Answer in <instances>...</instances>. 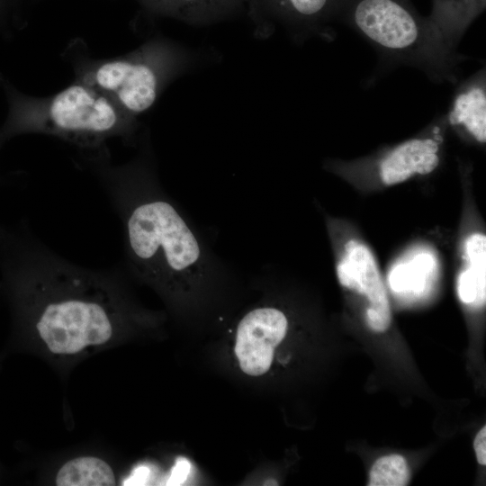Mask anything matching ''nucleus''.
<instances>
[{"label":"nucleus","mask_w":486,"mask_h":486,"mask_svg":"<svg viewBox=\"0 0 486 486\" xmlns=\"http://www.w3.org/2000/svg\"><path fill=\"white\" fill-rule=\"evenodd\" d=\"M96 176L122 225L128 275L176 311L201 306L237 278L207 235L162 186L144 159L122 166L94 160Z\"/></svg>","instance_id":"nucleus-2"},{"label":"nucleus","mask_w":486,"mask_h":486,"mask_svg":"<svg viewBox=\"0 0 486 486\" xmlns=\"http://www.w3.org/2000/svg\"><path fill=\"white\" fill-rule=\"evenodd\" d=\"M76 74V79L106 94L132 117L150 108L158 96V69L140 55L87 61Z\"/></svg>","instance_id":"nucleus-5"},{"label":"nucleus","mask_w":486,"mask_h":486,"mask_svg":"<svg viewBox=\"0 0 486 486\" xmlns=\"http://www.w3.org/2000/svg\"><path fill=\"white\" fill-rule=\"evenodd\" d=\"M339 284L363 295L368 302L365 310L367 326L374 332L385 331L391 324L387 292L376 260L367 246L348 240L336 265Z\"/></svg>","instance_id":"nucleus-7"},{"label":"nucleus","mask_w":486,"mask_h":486,"mask_svg":"<svg viewBox=\"0 0 486 486\" xmlns=\"http://www.w3.org/2000/svg\"><path fill=\"white\" fill-rule=\"evenodd\" d=\"M485 7L486 0H432L428 16L447 47L458 51L464 35Z\"/></svg>","instance_id":"nucleus-10"},{"label":"nucleus","mask_w":486,"mask_h":486,"mask_svg":"<svg viewBox=\"0 0 486 486\" xmlns=\"http://www.w3.org/2000/svg\"><path fill=\"white\" fill-rule=\"evenodd\" d=\"M155 12L191 19L216 12L236 0H140Z\"/></svg>","instance_id":"nucleus-15"},{"label":"nucleus","mask_w":486,"mask_h":486,"mask_svg":"<svg viewBox=\"0 0 486 486\" xmlns=\"http://www.w3.org/2000/svg\"><path fill=\"white\" fill-rule=\"evenodd\" d=\"M444 114L436 118L425 132L404 140L381 154L372 165L384 185L403 183L416 176L434 172L441 162Z\"/></svg>","instance_id":"nucleus-8"},{"label":"nucleus","mask_w":486,"mask_h":486,"mask_svg":"<svg viewBox=\"0 0 486 486\" xmlns=\"http://www.w3.org/2000/svg\"><path fill=\"white\" fill-rule=\"evenodd\" d=\"M11 3H12V0H0V21L5 14Z\"/></svg>","instance_id":"nucleus-20"},{"label":"nucleus","mask_w":486,"mask_h":486,"mask_svg":"<svg viewBox=\"0 0 486 486\" xmlns=\"http://www.w3.org/2000/svg\"><path fill=\"white\" fill-rule=\"evenodd\" d=\"M2 146H3V143L0 141V148H1ZM2 228H3V226L0 225V231L2 230Z\"/></svg>","instance_id":"nucleus-21"},{"label":"nucleus","mask_w":486,"mask_h":486,"mask_svg":"<svg viewBox=\"0 0 486 486\" xmlns=\"http://www.w3.org/2000/svg\"><path fill=\"white\" fill-rule=\"evenodd\" d=\"M149 475V469L145 466H141L139 468H136L130 477V479L126 482V484L129 485H142L145 484L147 482V479Z\"/></svg>","instance_id":"nucleus-19"},{"label":"nucleus","mask_w":486,"mask_h":486,"mask_svg":"<svg viewBox=\"0 0 486 486\" xmlns=\"http://www.w3.org/2000/svg\"><path fill=\"white\" fill-rule=\"evenodd\" d=\"M410 480V471L403 456L391 454L375 461L369 476V486H404Z\"/></svg>","instance_id":"nucleus-16"},{"label":"nucleus","mask_w":486,"mask_h":486,"mask_svg":"<svg viewBox=\"0 0 486 486\" xmlns=\"http://www.w3.org/2000/svg\"><path fill=\"white\" fill-rule=\"evenodd\" d=\"M464 253L469 265L457 278L459 299L467 305L480 307L486 298V237L476 232L464 242Z\"/></svg>","instance_id":"nucleus-12"},{"label":"nucleus","mask_w":486,"mask_h":486,"mask_svg":"<svg viewBox=\"0 0 486 486\" xmlns=\"http://www.w3.org/2000/svg\"><path fill=\"white\" fill-rule=\"evenodd\" d=\"M473 447L476 454L477 461L480 464H486V427H483L477 434Z\"/></svg>","instance_id":"nucleus-18"},{"label":"nucleus","mask_w":486,"mask_h":486,"mask_svg":"<svg viewBox=\"0 0 486 486\" xmlns=\"http://www.w3.org/2000/svg\"><path fill=\"white\" fill-rule=\"evenodd\" d=\"M0 84L9 104L8 116L0 128L3 144L16 135L42 133L85 149L98 150L108 139L129 137L133 131L132 116L81 80L45 98L19 93L3 76Z\"/></svg>","instance_id":"nucleus-4"},{"label":"nucleus","mask_w":486,"mask_h":486,"mask_svg":"<svg viewBox=\"0 0 486 486\" xmlns=\"http://www.w3.org/2000/svg\"><path fill=\"white\" fill-rule=\"evenodd\" d=\"M54 483L58 486H113L117 479L105 460L81 455L68 460L58 468Z\"/></svg>","instance_id":"nucleus-13"},{"label":"nucleus","mask_w":486,"mask_h":486,"mask_svg":"<svg viewBox=\"0 0 486 486\" xmlns=\"http://www.w3.org/2000/svg\"><path fill=\"white\" fill-rule=\"evenodd\" d=\"M341 0H266L273 12L292 29L315 32L336 21Z\"/></svg>","instance_id":"nucleus-11"},{"label":"nucleus","mask_w":486,"mask_h":486,"mask_svg":"<svg viewBox=\"0 0 486 486\" xmlns=\"http://www.w3.org/2000/svg\"><path fill=\"white\" fill-rule=\"evenodd\" d=\"M336 21L364 39L385 66H405L436 84H457L467 58L450 50L410 0H341Z\"/></svg>","instance_id":"nucleus-3"},{"label":"nucleus","mask_w":486,"mask_h":486,"mask_svg":"<svg viewBox=\"0 0 486 486\" xmlns=\"http://www.w3.org/2000/svg\"><path fill=\"white\" fill-rule=\"evenodd\" d=\"M191 471V464L185 458H179L173 466L166 485H181L187 479Z\"/></svg>","instance_id":"nucleus-17"},{"label":"nucleus","mask_w":486,"mask_h":486,"mask_svg":"<svg viewBox=\"0 0 486 486\" xmlns=\"http://www.w3.org/2000/svg\"><path fill=\"white\" fill-rule=\"evenodd\" d=\"M126 274L122 265L91 269L69 261L25 221L0 231V297L14 339L40 344L54 356L91 354L158 321L131 300Z\"/></svg>","instance_id":"nucleus-1"},{"label":"nucleus","mask_w":486,"mask_h":486,"mask_svg":"<svg viewBox=\"0 0 486 486\" xmlns=\"http://www.w3.org/2000/svg\"><path fill=\"white\" fill-rule=\"evenodd\" d=\"M288 328L286 312L266 298L248 309L236 326L234 352L242 372L250 376L266 374Z\"/></svg>","instance_id":"nucleus-6"},{"label":"nucleus","mask_w":486,"mask_h":486,"mask_svg":"<svg viewBox=\"0 0 486 486\" xmlns=\"http://www.w3.org/2000/svg\"><path fill=\"white\" fill-rule=\"evenodd\" d=\"M450 106L444 114L446 126L478 143L486 141V69L482 68L457 83Z\"/></svg>","instance_id":"nucleus-9"},{"label":"nucleus","mask_w":486,"mask_h":486,"mask_svg":"<svg viewBox=\"0 0 486 486\" xmlns=\"http://www.w3.org/2000/svg\"><path fill=\"white\" fill-rule=\"evenodd\" d=\"M432 257L419 254L405 263L395 266L391 271L389 284L391 289L405 297H418L426 292L433 272Z\"/></svg>","instance_id":"nucleus-14"}]
</instances>
